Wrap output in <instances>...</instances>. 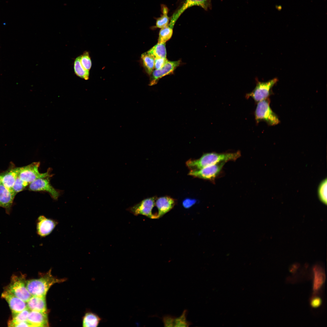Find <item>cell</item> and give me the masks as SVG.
<instances>
[{"instance_id":"obj_25","label":"cell","mask_w":327,"mask_h":327,"mask_svg":"<svg viewBox=\"0 0 327 327\" xmlns=\"http://www.w3.org/2000/svg\"><path fill=\"white\" fill-rule=\"evenodd\" d=\"M162 15L158 18L156 21L155 28H162L168 26L169 23L170 18L168 16V9L165 5L161 6Z\"/></svg>"},{"instance_id":"obj_23","label":"cell","mask_w":327,"mask_h":327,"mask_svg":"<svg viewBox=\"0 0 327 327\" xmlns=\"http://www.w3.org/2000/svg\"><path fill=\"white\" fill-rule=\"evenodd\" d=\"M141 58L146 72L148 74H151L154 68L155 57L146 52L142 54Z\"/></svg>"},{"instance_id":"obj_35","label":"cell","mask_w":327,"mask_h":327,"mask_svg":"<svg viewBox=\"0 0 327 327\" xmlns=\"http://www.w3.org/2000/svg\"><path fill=\"white\" fill-rule=\"evenodd\" d=\"M1 175H0V183H1Z\"/></svg>"},{"instance_id":"obj_31","label":"cell","mask_w":327,"mask_h":327,"mask_svg":"<svg viewBox=\"0 0 327 327\" xmlns=\"http://www.w3.org/2000/svg\"><path fill=\"white\" fill-rule=\"evenodd\" d=\"M167 60L166 58H155L154 68L155 70L160 69L164 66Z\"/></svg>"},{"instance_id":"obj_28","label":"cell","mask_w":327,"mask_h":327,"mask_svg":"<svg viewBox=\"0 0 327 327\" xmlns=\"http://www.w3.org/2000/svg\"><path fill=\"white\" fill-rule=\"evenodd\" d=\"M187 311L184 310L180 317L175 318L174 320V326L187 327L189 326L191 323L187 320Z\"/></svg>"},{"instance_id":"obj_32","label":"cell","mask_w":327,"mask_h":327,"mask_svg":"<svg viewBox=\"0 0 327 327\" xmlns=\"http://www.w3.org/2000/svg\"><path fill=\"white\" fill-rule=\"evenodd\" d=\"M175 318L170 315L164 316L163 318V321L165 327L174 326Z\"/></svg>"},{"instance_id":"obj_14","label":"cell","mask_w":327,"mask_h":327,"mask_svg":"<svg viewBox=\"0 0 327 327\" xmlns=\"http://www.w3.org/2000/svg\"><path fill=\"white\" fill-rule=\"evenodd\" d=\"M176 203V200L169 196H165L157 198L155 206L157 209L158 218L170 210Z\"/></svg>"},{"instance_id":"obj_5","label":"cell","mask_w":327,"mask_h":327,"mask_svg":"<svg viewBox=\"0 0 327 327\" xmlns=\"http://www.w3.org/2000/svg\"><path fill=\"white\" fill-rule=\"evenodd\" d=\"M278 81L275 78L266 82H260L256 80V85L254 90L246 95L247 98L251 97L256 102L266 99L272 94V88Z\"/></svg>"},{"instance_id":"obj_6","label":"cell","mask_w":327,"mask_h":327,"mask_svg":"<svg viewBox=\"0 0 327 327\" xmlns=\"http://www.w3.org/2000/svg\"><path fill=\"white\" fill-rule=\"evenodd\" d=\"M5 290L11 292L25 302L32 296L26 287L24 279L15 275L12 276L10 282Z\"/></svg>"},{"instance_id":"obj_22","label":"cell","mask_w":327,"mask_h":327,"mask_svg":"<svg viewBox=\"0 0 327 327\" xmlns=\"http://www.w3.org/2000/svg\"><path fill=\"white\" fill-rule=\"evenodd\" d=\"M147 52L155 58H166L165 43H158Z\"/></svg>"},{"instance_id":"obj_4","label":"cell","mask_w":327,"mask_h":327,"mask_svg":"<svg viewBox=\"0 0 327 327\" xmlns=\"http://www.w3.org/2000/svg\"><path fill=\"white\" fill-rule=\"evenodd\" d=\"M40 162H34L28 165L20 167L18 176L23 181L30 183L36 180L51 177L49 170L47 172L41 173L39 171Z\"/></svg>"},{"instance_id":"obj_19","label":"cell","mask_w":327,"mask_h":327,"mask_svg":"<svg viewBox=\"0 0 327 327\" xmlns=\"http://www.w3.org/2000/svg\"><path fill=\"white\" fill-rule=\"evenodd\" d=\"M314 280L313 289L315 291L318 290L325 282V276L322 269L318 265L313 268Z\"/></svg>"},{"instance_id":"obj_10","label":"cell","mask_w":327,"mask_h":327,"mask_svg":"<svg viewBox=\"0 0 327 327\" xmlns=\"http://www.w3.org/2000/svg\"><path fill=\"white\" fill-rule=\"evenodd\" d=\"M58 223L55 219L40 215L36 221V233L40 237H45L52 232Z\"/></svg>"},{"instance_id":"obj_3","label":"cell","mask_w":327,"mask_h":327,"mask_svg":"<svg viewBox=\"0 0 327 327\" xmlns=\"http://www.w3.org/2000/svg\"><path fill=\"white\" fill-rule=\"evenodd\" d=\"M270 103L269 98L258 102L254 113L257 123L263 121L270 126L275 125L279 123L278 117L270 108Z\"/></svg>"},{"instance_id":"obj_17","label":"cell","mask_w":327,"mask_h":327,"mask_svg":"<svg viewBox=\"0 0 327 327\" xmlns=\"http://www.w3.org/2000/svg\"><path fill=\"white\" fill-rule=\"evenodd\" d=\"M27 302V307L31 311H46L45 297L32 296Z\"/></svg>"},{"instance_id":"obj_18","label":"cell","mask_w":327,"mask_h":327,"mask_svg":"<svg viewBox=\"0 0 327 327\" xmlns=\"http://www.w3.org/2000/svg\"><path fill=\"white\" fill-rule=\"evenodd\" d=\"M20 167H15L1 175V183L7 188L12 189L18 176Z\"/></svg>"},{"instance_id":"obj_30","label":"cell","mask_w":327,"mask_h":327,"mask_svg":"<svg viewBox=\"0 0 327 327\" xmlns=\"http://www.w3.org/2000/svg\"><path fill=\"white\" fill-rule=\"evenodd\" d=\"M29 184L22 180L18 176L12 189L16 194L23 190Z\"/></svg>"},{"instance_id":"obj_33","label":"cell","mask_w":327,"mask_h":327,"mask_svg":"<svg viewBox=\"0 0 327 327\" xmlns=\"http://www.w3.org/2000/svg\"><path fill=\"white\" fill-rule=\"evenodd\" d=\"M197 202L196 200L190 198H186L182 202V205L185 208H189L194 205Z\"/></svg>"},{"instance_id":"obj_26","label":"cell","mask_w":327,"mask_h":327,"mask_svg":"<svg viewBox=\"0 0 327 327\" xmlns=\"http://www.w3.org/2000/svg\"><path fill=\"white\" fill-rule=\"evenodd\" d=\"M169 25L166 27L161 28L158 39V43H165L169 40L172 35L173 30Z\"/></svg>"},{"instance_id":"obj_16","label":"cell","mask_w":327,"mask_h":327,"mask_svg":"<svg viewBox=\"0 0 327 327\" xmlns=\"http://www.w3.org/2000/svg\"><path fill=\"white\" fill-rule=\"evenodd\" d=\"M16 194L12 189H9L2 183H0V206L8 211L12 205Z\"/></svg>"},{"instance_id":"obj_1","label":"cell","mask_w":327,"mask_h":327,"mask_svg":"<svg viewBox=\"0 0 327 327\" xmlns=\"http://www.w3.org/2000/svg\"><path fill=\"white\" fill-rule=\"evenodd\" d=\"M240 156L239 151L230 153H206L203 154L198 159L189 160L186 162V165L190 170H198L222 162L235 161Z\"/></svg>"},{"instance_id":"obj_21","label":"cell","mask_w":327,"mask_h":327,"mask_svg":"<svg viewBox=\"0 0 327 327\" xmlns=\"http://www.w3.org/2000/svg\"><path fill=\"white\" fill-rule=\"evenodd\" d=\"M81 56L77 57L74 64V71L78 77L88 80L89 78V71L85 70L82 66L80 61Z\"/></svg>"},{"instance_id":"obj_11","label":"cell","mask_w":327,"mask_h":327,"mask_svg":"<svg viewBox=\"0 0 327 327\" xmlns=\"http://www.w3.org/2000/svg\"><path fill=\"white\" fill-rule=\"evenodd\" d=\"M210 0H185L182 6L173 15L169 26L173 28L174 26L181 15L188 8L193 6L201 7L205 10L207 9Z\"/></svg>"},{"instance_id":"obj_20","label":"cell","mask_w":327,"mask_h":327,"mask_svg":"<svg viewBox=\"0 0 327 327\" xmlns=\"http://www.w3.org/2000/svg\"><path fill=\"white\" fill-rule=\"evenodd\" d=\"M101 320L102 318L97 314L92 312H87L83 318V326L97 327Z\"/></svg>"},{"instance_id":"obj_13","label":"cell","mask_w":327,"mask_h":327,"mask_svg":"<svg viewBox=\"0 0 327 327\" xmlns=\"http://www.w3.org/2000/svg\"><path fill=\"white\" fill-rule=\"evenodd\" d=\"M1 296L8 303L12 315L18 313L27 308L25 302L7 290H5Z\"/></svg>"},{"instance_id":"obj_9","label":"cell","mask_w":327,"mask_h":327,"mask_svg":"<svg viewBox=\"0 0 327 327\" xmlns=\"http://www.w3.org/2000/svg\"><path fill=\"white\" fill-rule=\"evenodd\" d=\"M28 190L34 191H45L54 200H57L60 195L59 191L51 184L48 177L37 179L29 183Z\"/></svg>"},{"instance_id":"obj_2","label":"cell","mask_w":327,"mask_h":327,"mask_svg":"<svg viewBox=\"0 0 327 327\" xmlns=\"http://www.w3.org/2000/svg\"><path fill=\"white\" fill-rule=\"evenodd\" d=\"M65 280L64 279H59L53 276L50 270L39 279L27 281L26 285L32 296L45 297L47 292L51 286Z\"/></svg>"},{"instance_id":"obj_29","label":"cell","mask_w":327,"mask_h":327,"mask_svg":"<svg viewBox=\"0 0 327 327\" xmlns=\"http://www.w3.org/2000/svg\"><path fill=\"white\" fill-rule=\"evenodd\" d=\"M80 56V61L82 66L85 70L89 71L91 67L92 63L89 53L85 51Z\"/></svg>"},{"instance_id":"obj_8","label":"cell","mask_w":327,"mask_h":327,"mask_svg":"<svg viewBox=\"0 0 327 327\" xmlns=\"http://www.w3.org/2000/svg\"><path fill=\"white\" fill-rule=\"evenodd\" d=\"M225 164L222 162L199 170H190L188 174L194 177L212 181L220 174Z\"/></svg>"},{"instance_id":"obj_12","label":"cell","mask_w":327,"mask_h":327,"mask_svg":"<svg viewBox=\"0 0 327 327\" xmlns=\"http://www.w3.org/2000/svg\"><path fill=\"white\" fill-rule=\"evenodd\" d=\"M180 63V61H170L167 60L161 68L155 70L153 71L149 85L151 86L155 84L160 78L172 73Z\"/></svg>"},{"instance_id":"obj_34","label":"cell","mask_w":327,"mask_h":327,"mask_svg":"<svg viewBox=\"0 0 327 327\" xmlns=\"http://www.w3.org/2000/svg\"><path fill=\"white\" fill-rule=\"evenodd\" d=\"M321 301L319 298L316 297L314 298L311 300V305L313 307H317L319 306L321 303Z\"/></svg>"},{"instance_id":"obj_27","label":"cell","mask_w":327,"mask_h":327,"mask_svg":"<svg viewBox=\"0 0 327 327\" xmlns=\"http://www.w3.org/2000/svg\"><path fill=\"white\" fill-rule=\"evenodd\" d=\"M327 179L323 180L319 184L317 190L319 198L323 203H327Z\"/></svg>"},{"instance_id":"obj_24","label":"cell","mask_w":327,"mask_h":327,"mask_svg":"<svg viewBox=\"0 0 327 327\" xmlns=\"http://www.w3.org/2000/svg\"><path fill=\"white\" fill-rule=\"evenodd\" d=\"M30 310L27 307L22 311L12 315V317L8 322V325L10 327H14V325L19 322L27 321Z\"/></svg>"},{"instance_id":"obj_7","label":"cell","mask_w":327,"mask_h":327,"mask_svg":"<svg viewBox=\"0 0 327 327\" xmlns=\"http://www.w3.org/2000/svg\"><path fill=\"white\" fill-rule=\"evenodd\" d=\"M157 198L156 197L154 196L145 199L126 210L134 216L142 215L153 219L152 210L155 205Z\"/></svg>"},{"instance_id":"obj_15","label":"cell","mask_w":327,"mask_h":327,"mask_svg":"<svg viewBox=\"0 0 327 327\" xmlns=\"http://www.w3.org/2000/svg\"><path fill=\"white\" fill-rule=\"evenodd\" d=\"M27 321L31 327L48 326L47 315L45 312L31 311L29 313Z\"/></svg>"}]
</instances>
